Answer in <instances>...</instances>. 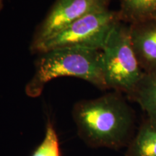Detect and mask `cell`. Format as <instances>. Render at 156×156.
<instances>
[{"label": "cell", "instance_id": "obj_10", "mask_svg": "<svg viewBox=\"0 0 156 156\" xmlns=\"http://www.w3.org/2000/svg\"><path fill=\"white\" fill-rule=\"evenodd\" d=\"M30 156H63L59 136L50 117L46 122L44 138Z\"/></svg>", "mask_w": 156, "mask_h": 156}, {"label": "cell", "instance_id": "obj_6", "mask_svg": "<svg viewBox=\"0 0 156 156\" xmlns=\"http://www.w3.org/2000/svg\"><path fill=\"white\" fill-rule=\"evenodd\" d=\"M134 51L145 73L156 72V20L129 25Z\"/></svg>", "mask_w": 156, "mask_h": 156}, {"label": "cell", "instance_id": "obj_8", "mask_svg": "<svg viewBox=\"0 0 156 156\" xmlns=\"http://www.w3.org/2000/svg\"><path fill=\"white\" fill-rule=\"evenodd\" d=\"M125 156H156V124L146 119L136 130Z\"/></svg>", "mask_w": 156, "mask_h": 156}, {"label": "cell", "instance_id": "obj_9", "mask_svg": "<svg viewBox=\"0 0 156 156\" xmlns=\"http://www.w3.org/2000/svg\"><path fill=\"white\" fill-rule=\"evenodd\" d=\"M118 12L128 25L156 20V0H120Z\"/></svg>", "mask_w": 156, "mask_h": 156}, {"label": "cell", "instance_id": "obj_4", "mask_svg": "<svg viewBox=\"0 0 156 156\" xmlns=\"http://www.w3.org/2000/svg\"><path fill=\"white\" fill-rule=\"evenodd\" d=\"M119 22L118 10L107 9L87 15L48 39L35 54L61 48L101 51L110 33Z\"/></svg>", "mask_w": 156, "mask_h": 156}, {"label": "cell", "instance_id": "obj_7", "mask_svg": "<svg viewBox=\"0 0 156 156\" xmlns=\"http://www.w3.org/2000/svg\"><path fill=\"white\" fill-rule=\"evenodd\" d=\"M128 98L139 104L147 119L156 124V72L145 73Z\"/></svg>", "mask_w": 156, "mask_h": 156}, {"label": "cell", "instance_id": "obj_11", "mask_svg": "<svg viewBox=\"0 0 156 156\" xmlns=\"http://www.w3.org/2000/svg\"><path fill=\"white\" fill-rule=\"evenodd\" d=\"M4 7V2H3V0H0V12L2 10Z\"/></svg>", "mask_w": 156, "mask_h": 156}, {"label": "cell", "instance_id": "obj_2", "mask_svg": "<svg viewBox=\"0 0 156 156\" xmlns=\"http://www.w3.org/2000/svg\"><path fill=\"white\" fill-rule=\"evenodd\" d=\"M38 55L34 75L25 89L29 97L40 96L48 82L60 77L80 78L102 90H107L101 51L61 48L41 52Z\"/></svg>", "mask_w": 156, "mask_h": 156}, {"label": "cell", "instance_id": "obj_1", "mask_svg": "<svg viewBox=\"0 0 156 156\" xmlns=\"http://www.w3.org/2000/svg\"><path fill=\"white\" fill-rule=\"evenodd\" d=\"M73 117L78 135L93 148L126 147L136 132L134 110L116 91L78 101L73 106Z\"/></svg>", "mask_w": 156, "mask_h": 156}, {"label": "cell", "instance_id": "obj_3", "mask_svg": "<svg viewBox=\"0 0 156 156\" xmlns=\"http://www.w3.org/2000/svg\"><path fill=\"white\" fill-rule=\"evenodd\" d=\"M101 60L107 90L131 95L145 72L134 51L129 25L119 22L113 28L101 50Z\"/></svg>", "mask_w": 156, "mask_h": 156}, {"label": "cell", "instance_id": "obj_5", "mask_svg": "<svg viewBox=\"0 0 156 156\" xmlns=\"http://www.w3.org/2000/svg\"><path fill=\"white\" fill-rule=\"evenodd\" d=\"M111 0H55L45 18L38 25L30 43L36 53L42 44L77 20L91 13L109 9Z\"/></svg>", "mask_w": 156, "mask_h": 156}]
</instances>
